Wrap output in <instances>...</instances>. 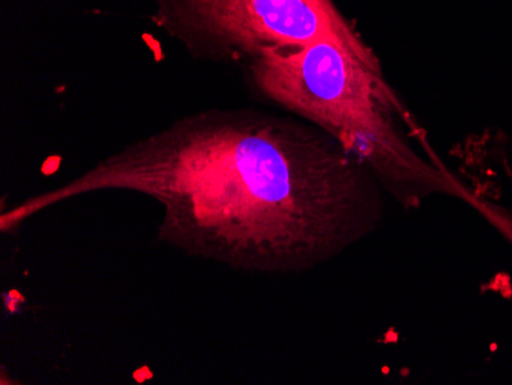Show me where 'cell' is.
<instances>
[{"mask_svg": "<svg viewBox=\"0 0 512 385\" xmlns=\"http://www.w3.org/2000/svg\"><path fill=\"white\" fill-rule=\"evenodd\" d=\"M151 20L195 59L249 62L267 51L332 40L381 70L333 0H152Z\"/></svg>", "mask_w": 512, "mask_h": 385, "instance_id": "cell-3", "label": "cell"}, {"mask_svg": "<svg viewBox=\"0 0 512 385\" xmlns=\"http://www.w3.org/2000/svg\"><path fill=\"white\" fill-rule=\"evenodd\" d=\"M379 185L306 120L207 109L4 209L0 232L83 195L134 192L163 208L161 243L230 269L295 274L329 263L378 228Z\"/></svg>", "mask_w": 512, "mask_h": 385, "instance_id": "cell-1", "label": "cell"}, {"mask_svg": "<svg viewBox=\"0 0 512 385\" xmlns=\"http://www.w3.org/2000/svg\"><path fill=\"white\" fill-rule=\"evenodd\" d=\"M250 82L276 105L329 134L394 198L419 208L444 178L399 131L401 105L381 70L332 40L267 51L247 62Z\"/></svg>", "mask_w": 512, "mask_h": 385, "instance_id": "cell-2", "label": "cell"}]
</instances>
